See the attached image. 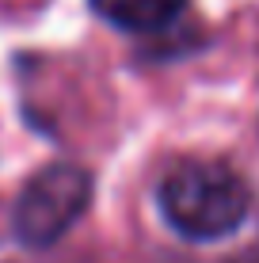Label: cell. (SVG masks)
Masks as SVG:
<instances>
[{
    "label": "cell",
    "mask_w": 259,
    "mask_h": 263,
    "mask_svg": "<svg viewBox=\"0 0 259 263\" xmlns=\"http://www.w3.org/2000/svg\"><path fill=\"white\" fill-rule=\"evenodd\" d=\"M156 206L183 240L210 244L233 237L244 225L252 210V191L236 168L210 157H187L164 172Z\"/></svg>",
    "instance_id": "1"
},
{
    "label": "cell",
    "mask_w": 259,
    "mask_h": 263,
    "mask_svg": "<svg viewBox=\"0 0 259 263\" xmlns=\"http://www.w3.org/2000/svg\"><path fill=\"white\" fill-rule=\"evenodd\" d=\"M92 206V176L80 164L57 160L38 168L23 183L12 206V233L27 248H50Z\"/></svg>",
    "instance_id": "2"
},
{
    "label": "cell",
    "mask_w": 259,
    "mask_h": 263,
    "mask_svg": "<svg viewBox=\"0 0 259 263\" xmlns=\"http://www.w3.org/2000/svg\"><path fill=\"white\" fill-rule=\"evenodd\" d=\"M95 15L107 20L118 31H160L172 20H180V12L187 8V0H92Z\"/></svg>",
    "instance_id": "3"
},
{
    "label": "cell",
    "mask_w": 259,
    "mask_h": 263,
    "mask_svg": "<svg viewBox=\"0 0 259 263\" xmlns=\"http://www.w3.org/2000/svg\"><path fill=\"white\" fill-rule=\"evenodd\" d=\"M233 263H259V252H248V256H240V259H233Z\"/></svg>",
    "instance_id": "4"
}]
</instances>
